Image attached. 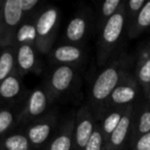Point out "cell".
I'll use <instances>...</instances> for the list:
<instances>
[{
  "mask_svg": "<svg viewBox=\"0 0 150 150\" xmlns=\"http://www.w3.org/2000/svg\"><path fill=\"white\" fill-rule=\"evenodd\" d=\"M127 74L125 61L117 60L108 65L95 78L90 90L88 107L97 120H101L107 100Z\"/></svg>",
  "mask_w": 150,
  "mask_h": 150,
  "instance_id": "6da1fadb",
  "label": "cell"
},
{
  "mask_svg": "<svg viewBox=\"0 0 150 150\" xmlns=\"http://www.w3.org/2000/svg\"><path fill=\"white\" fill-rule=\"evenodd\" d=\"M127 25L125 3L114 16L108 20L99 33L98 47H97V63L98 66H104L112 57Z\"/></svg>",
  "mask_w": 150,
  "mask_h": 150,
  "instance_id": "7a4b0ae2",
  "label": "cell"
},
{
  "mask_svg": "<svg viewBox=\"0 0 150 150\" xmlns=\"http://www.w3.org/2000/svg\"><path fill=\"white\" fill-rule=\"evenodd\" d=\"M60 26V11L57 6L47 5L40 9L35 19V47L39 54H48L52 50Z\"/></svg>",
  "mask_w": 150,
  "mask_h": 150,
  "instance_id": "3957f363",
  "label": "cell"
},
{
  "mask_svg": "<svg viewBox=\"0 0 150 150\" xmlns=\"http://www.w3.org/2000/svg\"><path fill=\"white\" fill-rule=\"evenodd\" d=\"M52 105L50 99L43 86H39L26 96L18 116V125H28L43 116Z\"/></svg>",
  "mask_w": 150,
  "mask_h": 150,
  "instance_id": "277c9868",
  "label": "cell"
},
{
  "mask_svg": "<svg viewBox=\"0 0 150 150\" xmlns=\"http://www.w3.org/2000/svg\"><path fill=\"white\" fill-rule=\"evenodd\" d=\"M24 19L19 0H4L0 11V47L11 46L16 31Z\"/></svg>",
  "mask_w": 150,
  "mask_h": 150,
  "instance_id": "5b68a950",
  "label": "cell"
},
{
  "mask_svg": "<svg viewBox=\"0 0 150 150\" xmlns=\"http://www.w3.org/2000/svg\"><path fill=\"white\" fill-rule=\"evenodd\" d=\"M77 77L76 66L58 65L48 74L43 86L45 88L52 104L71 90Z\"/></svg>",
  "mask_w": 150,
  "mask_h": 150,
  "instance_id": "8992f818",
  "label": "cell"
},
{
  "mask_svg": "<svg viewBox=\"0 0 150 150\" xmlns=\"http://www.w3.org/2000/svg\"><path fill=\"white\" fill-rule=\"evenodd\" d=\"M58 129V113L48 110L43 116L26 125L25 135L33 148H40L52 140Z\"/></svg>",
  "mask_w": 150,
  "mask_h": 150,
  "instance_id": "52a82bcc",
  "label": "cell"
},
{
  "mask_svg": "<svg viewBox=\"0 0 150 150\" xmlns=\"http://www.w3.org/2000/svg\"><path fill=\"white\" fill-rule=\"evenodd\" d=\"M94 23V15L88 7L80 8L70 20L65 31L66 44L83 46Z\"/></svg>",
  "mask_w": 150,
  "mask_h": 150,
  "instance_id": "ba28073f",
  "label": "cell"
},
{
  "mask_svg": "<svg viewBox=\"0 0 150 150\" xmlns=\"http://www.w3.org/2000/svg\"><path fill=\"white\" fill-rule=\"evenodd\" d=\"M97 122L98 120L88 105H82L78 108L77 112L75 113L73 150H84L94 133Z\"/></svg>",
  "mask_w": 150,
  "mask_h": 150,
  "instance_id": "9c48e42d",
  "label": "cell"
},
{
  "mask_svg": "<svg viewBox=\"0 0 150 150\" xmlns=\"http://www.w3.org/2000/svg\"><path fill=\"white\" fill-rule=\"evenodd\" d=\"M138 94V88L135 79L127 73L120 83L115 88V90L110 95L104 107L103 116L108 111L116 108H125V107L132 105V102L136 99ZM102 116V118H103ZM101 118V119H102Z\"/></svg>",
  "mask_w": 150,
  "mask_h": 150,
  "instance_id": "30bf717a",
  "label": "cell"
},
{
  "mask_svg": "<svg viewBox=\"0 0 150 150\" xmlns=\"http://www.w3.org/2000/svg\"><path fill=\"white\" fill-rule=\"evenodd\" d=\"M135 107L129 105L125 108V113L119 121L118 125L109 137L106 143V150H123L127 141L131 139L132 127H133Z\"/></svg>",
  "mask_w": 150,
  "mask_h": 150,
  "instance_id": "8fae6325",
  "label": "cell"
},
{
  "mask_svg": "<svg viewBox=\"0 0 150 150\" xmlns=\"http://www.w3.org/2000/svg\"><path fill=\"white\" fill-rule=\"evenodd\" d=\"M24 88L22 77L17 71H13L8 77L0 83V103L5 106H18L25 101Z\"/></svg>",
  "mask_w": 150,
  "mask_h": 150,
  "instance_id": "7c38bea8",
  "label": "cell"
},
{
  "mask_svg": "<svg viewBox=\"0 0 150 150\" xmlns=\"http://www.w3.org/2000/svg\"><path fill=\"white\" fill-rule=\"evenodd\" d=\"M16 52V71L21 77L28 73L41 72V65L38 60L36 47L34 45H22L15 50Z\"/></svg>",
  "mask_w": 150,
  "mask_h": 150,
  "instance_id": "4fadbf2b",
  "label": "cell"
},
{
  "mask_svg": "<svg viewBox=\"0 0 150 150\" xmlns=\"http://www.w3.org/2000/svg\"><path fill=\"white\" fill-rule=\"evenodd\" d=\"M75 115L69 116L61 123L56 134L48 142L45 150H73Z\"/></svg>",
  "mask_w": 150,
  "mask_h": 150,
  "instance_id": "5bb4252c",
  "label": "cell"
},
{
  "mask_svg": "<svg viewBox=\"0 0 150 150\" xmlns=\"http://www.w3.org/2000/svg\"><path fill=\"white\" fill-rule=\"evenodd\" d=\"M50 60L58 65H70L76 66L84 59L83 46L73 45V44H63L50 52Z\"/></svg>",
  "mask_w": 150,
  "mask_h": 150,
  "instance_id": "9a60e30c",
  "label": "cell"
},
{
  "mask_svg": "<svg viewBox=\"0 0 150 150\" xmlns=\"http://www.w3.org/2000/svg\"><path fill=\"white\" fill-rule=\"evenodd\" d=\"M38 15V13H37ZM36 16L32 17H25L24 21L21 23L19 28L16 31L13 36L11 46L13 50L22 45H34L36 42V28H35V19Z\"/></svg>",
  "mask_w": 150,
  "mask_h": 150,
  "instance_id": "2e32d148",
  "label": "cell"
},
{
  "mask_svg": "<svg viewBox=\"0 0 150 150\" xmlns=\"http://www.w3.org/2000/svg\"><path fill=\"white\" fill-rule=\"evenodd\" d=\"M22 105L5 106L0 108V137L9 134L15 127H18V116L21 111Z\"/></svg>",
  "mask_w": 150,
  "mask_h": 150,
  "instance_id": "e0dca14e",
  "label": "cell"
},
{
  "mask_svg": "<svg viewBox=\"0 0 150 150\" xmlns=\"http://www.w3.org/2000/svg\"><path fill=\"white\" fill-rule=\"evenodd\" d=\"M25 133H13L0 137V150H32Z\"/></svg>",
  "mask_w": 150,
  "mask_h": 150,
  "instance_id": "ac0fdd59",
  "label": "cell"
},
{
  "mask_svg": "<svg viewBox=\"0 0 150 150\" xmlns=\"http://www.w3.org/2000/svg\"><path fill=\"white\" fill-rule=\"evenodd\" d=\"M127 107H125V108L112 109V110L108 111V112L103 116V118L99 121L101 131H102V135L105 140V147H106V143H107V141H108L109 137H110L111 134L114 132V129H116V127L118 125L119 121H120V119H121V117H122Z\"/></svg>",
  "mask_w": 150,
  "mask_h": 150,
  "instance_id": "d6986e66",
  "label": "cell"
},
{
  "mask_svg": "<svg viewBox=\"0 0 150 150\" xmlns=\"http://www.w3.org/2000/svg\"><path fill=\"white\" fill-rule=\"evenodd\" d=\"M122 3L123 2L121 0H106L102 3L100 9H99L97 21L95 23V27L99 33L104 27L105 24L108 22V20L118 11Z\"/></svg>",
  "mask_w": 150,
  "mask_h": 150,
  "instance_id": "ffe728a7",
  "label": "cell"
},
{
  "mask_svg": "<svg viewBox=\"0 0 150 150\" xmlns=\"http://www.w3.org/2000/svg\"><path fill=\"white\" fill-rule=\"evenodd\" d=\"M147 133H150V110H144L140 114H137L135 110L129 139L131 144L133 145L138 138Z\"/></svg>",
  "mask_w": 150,
  "mask_h": 150,
  "instance_id": "44dd1931",
  "label": "cell"
},
{
  "mask_svg": "<svg viewBox=\"0 0 150 150\" xmlns=\"http://www.w3.org/2000/svg\"><path fill=\"white\" fill-rule=\"evenodd\" d=\"M16 70V52L13 46L0 50V83Z\"/></svg>",
  "mask_w": 150,
  "mask_h": 150,
  "instance_id": "7402d4cb",
  "label": "cell"
},
{
  "mask_svg": "<svg viewBox=\"0 0 150 150\" xmlns=\"http://www.w3.org/2000/svg\"><path fill=\"white\" fill-rule=\"evenodd\" d=\"M150 27V1L145 3L131 26L127 27L129 37H137L143 30Z\"/></svg>",
  "mask_w": 150,
  "mask_h": 150,
  "instance_id": "603a6c76",
  "label": "cell"
},
{
  "mask_svg": "<svg viewBox=\"0 0 150 150\" xmlns=\"http://www.w3.org/2000/svg\"><path fill=\"white\" fill-rule=\"evenodd\" d=\"M137 78L142 86H150V58L140 60L137 68Z\"/></svg>",
  "mask_w": 150,
  "mask_h": 150,
  "instance_id": "cb8c5ba5",
  "label": "cell"
},
{
  "mask_svg": "<svg viewBox=\"0 0 150 150\" xmlns=\"http://www.w3.org/2000/svg\"><path fill=\"white\" fill-rule=\"evenodd\" d=\"M84 150H106L105 140L102 135V131H101L100 123L99 122H97L94 133H93L88 143L86 144Z\"/></svg>",
  "mask_w": 150,
  "mask_h": 150,
  "instance_id": "d4e9b609",
  "label": "cell"
},
{
  "mask_svg": "<svg viewBox=\"0 0 150 150\" xmlns=\"http://www.w3.org/2000/svg\"><path fill=\"white\" fill-rule=\"evenodd\" d=\"M145 0H129L125 4V13H127V27L132 25L136 19L139 11L145 5Z\"/></svg>",
  "mask_w": 150,
  "mask_h": 150,
  "instance_id": "484cf974",
  "label": "cell"
},
{
  "mask_svg": "<svg viewBox=\"0 0 150 150\" xmlns=\"http://www.w3.org/2000/svg\"><path fill=\"white\" fill-rule=\"evenodd\" d=\"M19 1L20 6H21L25 17H32L39 13V11H36L38 5L41 4L39 0H19Z\"/></svg>",
  "mask_w": 150,
  "mask_h": 150,
  "instance_id": "4316f807",
  "label": "cell"
},
{
  "mask_svg": "<svg viewBox=\"0 0 150 150\" xmlns=\"http://www.w3.org/2000/svg\"><path fill=\"white\" fill-rule=\"evenodd\" d=\"M150 148V133L139 137L132 145V150H148Z\"/></svg>",
  "mask_w": 150,
  "mask_h": 150,
  "instance_id": "83f0119b",
  "label": "cell"
},
{
  "mask_svg": "<svg viewBox=\"0 0 150 150\" xmlns=\"http://www.w3.org/2000/svg\"><path fill=\"white\" fill-rule=\"evenodd\" d=\"M3 4H4V0H0V11L2 9Z\"/></svg>",
  "mask_w": 150,
  "mask_h": 150,
  "instance_id": "f1b7e54d",
  "label": "cell"
},
{
  "mask_svg": "<svg viewBox=\"0 0 150 150\" xmlns=\"http://www.w3.org/2000/svg\"><path fill=\"white\" fill-rule=\"evenodd\" d=\"M148 100H149V102H150V91H149V93H148Z\"/></svg>",
  "mask_w": 150,
  "mask_h": 150,
  "instance_id": "f546056e",
  "label": "cell"
},
{
  "mask_svg": "<svg viewBox=\"0 0 150 150\" xmlns=\"http://www.w3.org/2000/svg\"><path fill=\"white\" fill-rule=\"evenodd\" d=\"M149 58H150V50H149Z\"/></svg>",
  "mask_w": 150,
  "mask_h": 150,
  "instance_id": "4dcf8cb0",
  "label": "cell"
},
{
  "mask_svg": "<svg viewBox=\"0 0 150 150\" xmlns=\"http://www.w3.org/2000/svg\"><path fill=\"white\" fill-rule=\"evenodd\" d=\"M0 50H1V47H0Z\"/></svg>",
  "mask_w": 150,
  "mask_h": 150,
  "instance_id": "1f68e13d",
  "label": "cell"
},
{
  "mask_svg": "<svg viewBox=\"0 0 150 150\" xmlns=\"http://www.w3.org/2000/svg\"><path fill=\"white\" fill-rule=\"evenodd\" d=\"M148 150H150V148H149V149H148Z\"/></svg>",
  "mask_w": 150,
  "mask_h": 150,
  "instance_id": "d6a6232c",
  "label": "cell"
}]
</instances>
